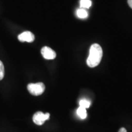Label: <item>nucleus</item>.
Returning <instances> with one entry per match:
<instances>
[{"label":"nucleus","mask_w":132,"mask_h":132,"mask_svg":"<svg viewBox=\"0 0 132 132\" xmlns=\"http://www.w3.org/2000/svg\"><path fill=\"white\" fill-rule=\"evenodd\" d=\"M77 113L78 116L82 119H85L87 117V112L85 108H82V107H79L77 111Z\"/></svg>","instance_id":"nucleus-6"},{"label":"nucleus","mask_w":132,"mask_h":132,"mask_svg":"<svg viewBox=\"0 0 132 132\" xmlns=\"http://www.w3.org/2000/svg\"><path fill=\"white\" fill-rule=\"evenodd\" d=\"M103 51L101 46L97 44H94L89 50V54L87 59V64L89 67H95L100 64L101 61Z\"/></svg>","instance_id":"nucleus-1"},{"label":"nucleus","mask_w":132,"mask_h":132,"mask_svg":"<svg viewBox=\"0 0 132 132\" xmlns=\"http://www.w3.org/2000/svg\"><path fill=\"white\" fill-rule=\"evenodd\" d=\"M18 39L21 42H32L35 39V37L30 31H24L19 35Z\"/></svg>","instance_id":"nucleus-4"},{"label":"nucleus","mask_w":132,"mask_h":132,"mask_svg":"<svg viewBox=\"0 0 132 132\" xmlns=\"http://www.w3.org/2000/svg\"><path fill=\"white\" fill-rule=\"evenodd\" d=\"M118 132H127V130L125 129V128H121L119 130Z\"/></svg>","instance_id":"nucleus-11"},{"label":"nucleus","mask_w":132,"mask_h":132,"mask_svg":"<svg viewBox=\"0 0 132 132\" xmlns=\"http://www.w3.org/2000/svg\"><path fill=\"white\" fill-rule=\"evenodd\" d=\"M77 15L80 19H86L88 16V13L85 9L80 8V9L77 10Z\"/></svg>","instance_id":"nucleus-7"},{"label":"nucleus","mask_w":132,"mask_h":132,"mask_svg":"<svg viewBox=\"0 0 132 132\" xmlns=\"http://www.w3.org/2000/svg\"><path fill=\"white\" fill-rule=\"evenodd\" d=\"M4 76V67L3 62L0 61V80H3Z\"/></svg>","instance_id":"nucleus-10"},{"label":"nucleus","mask_w":132,"mask_h":132,"mask_svg":"<svg viewBox=\"0 0 132 132\" xmlns=\"http://www.w3.org/2000/svg\"><path fill=\"white\" fill-rule=\"evenodd\" d=\"M128 4L130 7L132 9V0H128Z\"/></svg>","instance_id":"nucleus-12"},{"label":"nucleus","mask_w":132,"mask_h":132,"mask_svg":"<svg viewBox=\"0 0 132 132\" xmlns=\"http://www.w3.org/2000/svg\"><path fill=\"white\" fill-rule=\"evenodd\" d=\"M79 104H80V107L86 109L90 106V102L87 100H86V99H82V100H80V102H79Z\"/></svg>","instance_id":"nucleus-9"},{"label":"nucleus","mask_w":132,"mask_h":132,"mask_svg":"<svg viewBox=\"0 0 132 132\" xmlns=\"http://www.w3.org/2000/svg\"><path fill=\"white\" fill-rule=\"evenodd\" d=\"M92 5L90 0H81L80 7L82 9H89Z\"/></svg>","instance_id":"nucleus-8"},{"label":"nucleus","mask_w":132,"mask_h":132,"mask_svg":"<svg viewBox=\"0 0 132 132\" xmlns=\"http://www.w3.org/2000/svg\"><path fill=\"white\" fill-rule=\"evenodd\" d=\"M28 90L31 94L35 96H38L42 94L45 91V86L43 82L37 83H30L27 86Z\"/></svg>","instance_id":"nucleus-2"},{"label":"nucleus","mask_w":132,"mask_h":132,"mask_svg":"<svg viewBox=\"0 0 132 132\" xmlns=\"http://www.w3.org/2000/svg\"><path fill=\"white\" fill-rule=\"evenodd\" d=\"M50 116V115L48 113L44 114L41 111H38L33 116V122L36 125H42V124H44L46 120L49 119Z\"/></svg>","instance_id":"nucleus-3"},{"label":"nucleus","mask_w":132,"mask_h":132,"mask_svg":"<svg viewBox=\"0 0 132 132\" xmlns=\"http://www.w3.org/2000/svg\"><path fill=\"white\" fill-rule=\"evenodd\" d=\"M41 53L43 57L46 59H54L56 56V52L48 47H43L41 50Z\"/></svg>","instance_id":"nucleus-5"}]
</instances>
